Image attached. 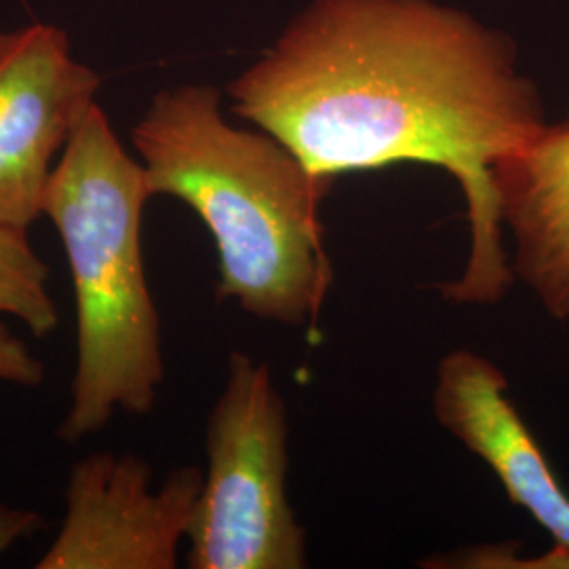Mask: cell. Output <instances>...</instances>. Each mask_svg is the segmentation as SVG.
<instances>
[{"mask_svg": "<svg viewBox=\"0 0 569 569\" xmlns=\"http://www.w3.org/2000/svg\"><path fill=\"white\" fill-rule=\"evenodd\" d=\"M228 96L232 114L323 178L446 169L465 194L470 249L441 296L493 306L509 293L493 171L547 117L505 34L435 0H312Z\"/></svg>", "mask_w": 569, "mask_h": 569, "instance_id": "6da1fadb", "label": "cell"}, {"mask_svg": "<svg viewBox=\"0 0 569 569\" xmlns=\"http://www.w3.org/2000/svg\"><path fill=\"white\" fill-rule=\"evenodd\" d=\"M131 142L152 197L182 201L207 226L220 302L274 326L317 323L333 279L323 226L331 178L274 136L228 121L211 84L159 91Z\"/></svg>", "mask_w": 569, "mask_h": 569, "instance_id": "7a4b0ae2", "label": "cell"}, {"mask_svg": "<svg viewBox=\"0 0 569 569\" xmlns=\"http://www.w3.org/2000/svg\"><path fill=\"white\" fill-rule=\"evenodd\" d=\"M152 190L96 103L61 152L42 216L60 234L77 305V371L58 425L63 443L117 413L146 416L164 380L161 319L146 279L142 218Z\"/></svg>", "mask_w": 569, "mask_h": 569, "instance_id": "3957f363", "label": "cell"}, {"mask_svg": "<svg viewBox=\"0 0 569 569\" xmlns=\"http://www.w3.org/2000/svg\"><path fill=\"white\" fill-rule=\"evenodd\" d=\"M287 406L270 367L234 350L211 407L207 472L188 529L190 569H302L306 529L287 496Z\"/></svg>", "mask_w": 569, "mask_h": 569, "instance_id": "277c9868", "label": "cell"}, {"mask_svg": "<svg viewBox=\"0 0 569 569\" xmlns=\"http://www.w3.org/2000/svg\"><path fill=\"white\" fill-rule=\"evenodd\" d=\"M203 475L180 467L154 488V470L136 453L96 451L70 468L63 521L37 569H173Z\"/></svg>", "mask_w": 569, "mask_h": 569, "instance_id": "5b68a950", "label": "cell"}, {"mask_svg": "<svg viewBox=\"0 0 569 569\" xmlns=\"http://www.w3.org/2000/svg\"><path fill=\"white\" fill-rule=\"evenodd\" d=\"M432 411L453 439L488 465L510 502L552 540L549 552L536 559H517L515 549L502 545L465 550L437 568L569 569V493L510 401L500 367L467 348L451 350L437 367Z\"/></svg>", "mask_w": 569, "mask_h": 569, "instance_id": "8992f818", "label": "cell"}, {"mask_svg": "<svg viewBox=\"0 0 569 569\" xmlns=\"http://www.w3.org/2000/svg\"><path fill=\"white\" fill-rule=\"evenodd\" d=\"M100 87L58 26L0 30V224L30 230L42 218L47 183Z\"/></svg>", "mask_w": 569, "mask_h": 569, "instance_id": "52a82bcc", "label": "cell"}, {"mask_svg": "<svg viewBox=\"0 0 569 569\" xmlns=\"http://www.w3.org/2000/svg\"><path fill=\"white\" fill-rule=\"evenodd\" d=\"M493 182L515 281L569 323V121L545 122L498 163Z\"/></svg>", "mask_w": 569, "mask_h": 569, "instance_id": "ba28073f", "label": "cell"}, {"mask_svg": "<svg viewBox=\"0 0 569 569\" xmlns=\"http://www.w3.org/2000/svg\"><path fill=\"white\" fill-rule=\"evenodd\" d=\"M49 277L51 270L30 243L28 230L0 224V315L18 319L34 338H47L60 326Z\"/></svg>", "mask_w": 569, "mask_h": 569, "instance_id": "9c48e42d", "label": "cell"}, {"mask_svg": "<svg viewBox=\"0 0 569 569\" xmlns=\"http://www.w3.org/2000/svg\"><path fill=\"white\" fill-rule=\"evenodd\" d=\"M0 382L34 388L44 382V366L30 346L0 323Z\"/></svg>", "mask_w": 569, "mask_h": 569, "instance_id": "30bf717a", "label": "cell"}, {"mask_svg": "<svg viewBox=\"0 0 569 569\" xmlns=\"http://www.w3.org/2000/svg\"><path fill=\"white\" fill-rule=\"evenodd\" d=\"M41 526V515L37 510L0 502V557L16 542H20L21 538L39 531Z\"/></svg>", "mask_w": 569, "mask_h": 569, "instance_id": "8fae6325", "label": "cell"}]
</instances>
